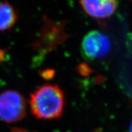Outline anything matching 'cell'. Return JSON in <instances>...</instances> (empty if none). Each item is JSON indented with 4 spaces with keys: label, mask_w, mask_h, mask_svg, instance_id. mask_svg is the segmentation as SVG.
I'll return each mask as SVG.
<instances>
[{
    "label": "cell",
    "mask_w": 132,
    "mask_h": 132,
    "mask_svg": "<svg viewBox=\"0 0 132 132\" xmlns=\"http://www.w3.org/2000/svg\"><path fill=\"white\" fill-rule=\"evenodd\" d=\"M30 106L32 113L37 118H59L64 109V94L58 86L46 84L38 88L31 94Z\"/></svg>",
    "instance_id": "6da1fadb"
},
{
    "label": "cell",
    "mask_w": 132,
    "mask_h": 132,
    "mask_svg": "<svg viewBox=\"0 0 132 132\" xmlns=\"http://www.w3.org/2000/svg\"><path fill=\"white\" fill-rule=\"evenodd\" d=\"M80 4L88 16L97 19L111 16L117 7V0H80Z\"/></svg>",
    "instance_id": "277c9868"
},
{
    "label": "cell",
    "mask_w": 132,
    "mask_h": 132,
    "mask_svg": "<svg viewBox=\"0 0 132 132\" xmlns=\"http://www.w3.org/2000/svg\"><path fill=\"white\" fill-rule=\"evenodd\" d=\"M26 103L19 92L7 90L0 94V119L10 123L18 121L24 117Z\"/></svg>",
    "instance_id": "3957f363"
},
{
    "label": "cell",
    "mask_w": 132,
    "mask_h": 132,
    "mask_svg": "<svg viewBox=\"0 0 132 132\" xmlns=\"http://www.w3.org/2000/svg\"><path fill=\"white\" fill-rule=\"evenodd\" d=\"M17 18V13L13 5L6 1H0V31L12 28Z\"/></svg>",
    "instance_id": "5b68a950"
},
{
    "label": "cell",
    "mask_w": 132,
    "mask_h": 132,
    "mask_svg": "<svg viewBox=\"0 0 132 132\" xmlns=\"http://www.w3.org/2000/svg\"><path fill=\"white\" fill-rule=\"evenodd\" d=\"M111 49L109 37L98 30L89 32L84 37L81 43V51L84 58L94 61L104 58Z\"/></svg>",
    "instance_id": "7a4b0ae2"
}]
</instances>
